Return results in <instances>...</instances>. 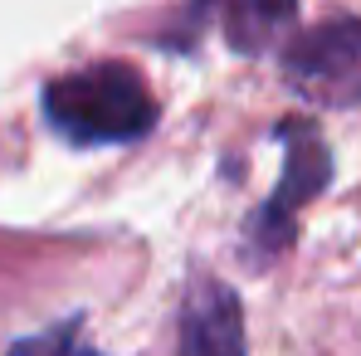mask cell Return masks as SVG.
Here are the masks:
<instances>
[{
  "instance_id": "4",
  "label": "cell",
  "mask_w": 361,
  "mask_h": 356,
  "mask_svg": "<svg viewBox=\"0 0 361 356\" xmlns=\"http://www.w3.org/2000/svg\"><path fill=\"white\" fill-rule=\"evenodd\" d=\"M176 356H244V307L220 278L190 283Z\"/></svg>"
},
{
  "instance_id": "6",
  "label": "cell",
  "mask_w": 361,
  "mask_h": 356,
  "mask_svg": "<svg viewBox=\"0 0 361 356\" xmlns=\"http://www.w3.org/2000/svg\"><path fill=\"white\" fill-rule=\"evenodd\" d=\"M68 332H73V327H59L54 337H35V342H20V347H15V356H59V352H63V342H68Z\"/></svg>"
},
{
  "instance_id": "5",
  "label": "cell",
  "mask_w": 361,
  "mask_h": 356,
  "mask_svg": "<svg viewBox=\"0 0 361 356\" xmlns=\"http://www.w3.org/2000/svg\"><path fill=\"white\" fill-rule=\"evenodd\" d=\"M200 10H210L225 30V39L240 54H264L283 39V30H293L298 20V0H200Z\"/></svg>"
},
{
  "instance_id": "2",
  "label": "cell",
  "mask_w": 361,
  "mask_h": 356,
  "mask_svg": "<svg viewBox=\"0 0 361 356\" xmlns=\"http://www.w3.org/2000/svg\"><path fill=\"white\" fill-rule=\"evenodd\" d=\"M283 83L312 108H361V20L337 15L283 49Z\"/></svg>"
},
{
  "instance_id": "1",
  "label": "cell",
  "mask_w": 361,
  "mask_h": 356,
  "mask_svg": "<svg viewBox=\"0 0 361 356\" xmlns=\"http://www.w3.org/2000/svg\"><path fill=\"white\" fill-rule=\"evenodd\" d=\"M44 113L73 142H137L152 132L157 103L127 63H88L44 88Z\"/></svg>"
},
{
  "instance_id": "3",
  "label": "cell",
  "mask_w": 361,
  "mask_h": 356,
  "mask_svg": "<svg viewBox=\"0 0 361 356\" xmlns=\"http://www.w3.org/2000/svg\"><path fill=\"white\" fill-rule=\"evenodd\" d=\"M283 137H288V166H283V185H279V195L264 205V215H259V235L269 249H283L288 244V220H293V210L307 205L327 176H332V156H327V147H322V137L307 127V122H288L283 127Z\"/></svg>"
}]
</instances>
